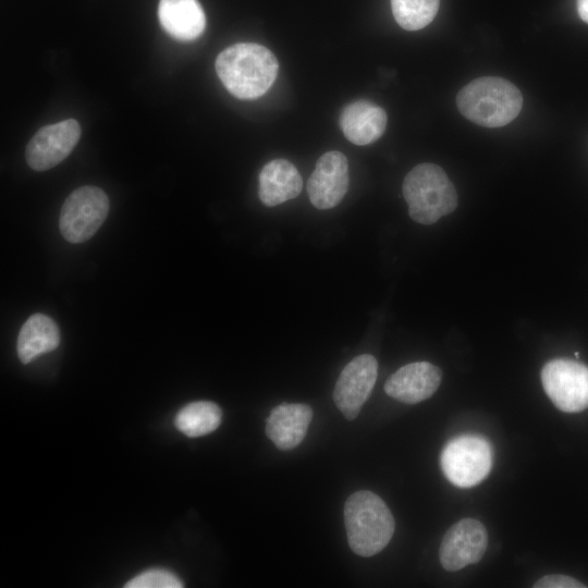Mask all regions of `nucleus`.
Segmentation results:
<instances>
[{"mask_svg":"<svg viewBox=\"0 0 588 588\" xmlns=\"http://www.w3.org/2000/svg\"><path fill=\"white\" fill-rule=\"evenodd\" d=\"M440 0H391L396 23L406 30L426 27L439 10Z\"/></svg>","mask_w":588,"mask_h":588,"instance_id":"19","label":"nucleus"},{"mask_svg":"<svg viewBox=\"0 0 588 588\" xmlns=\"http://www.w3.org/2000/svg\"><path fill=\"white\" fill-rule=\"evenodd\" d=\"M441 468L448 480L460 488L480 483L492 467L489 442L478 436H461L442 450Z\"/></svg>","mask_w":588,"mask_h":588,"instance_id":"5","label":"nucleus"},{"mask_svg":"<svg viewBox=\"0 0 588 588\" xmlns=\"http://www.w3.org/2000/svg\"><path fill=\"white\" fill-rule=\"evenodd\" d=\"M577 10L580 19L588 24V0H577Z\"/></svg>","mask_w":588,"mask_h":588,"instance_id":"22","label":"nucleus"},{"mask_svg":"<svg viewBox=\"0 0 588 588\" xmlns=\"http://www.w3.org/2000/svg\"><path fill=\"white\" fill-rule=\"evenodd\" d=\"M340 127L353 144L364 146L379 139L387 127L385 111L367 100L347 105L340 115Z\"/></svg>","mask_w":588,"mask_h":588,"instance_id":"14","label":"nucleus"},{"mask_svg":"<svg viewBox=\"0 0 588 588\" xmlns=\"http://www.w3.org/2000/svg\"><path fill=\"white\" fill-rule=\"evenodd\" d=\"M60 343L57 323L44 314H34L22 326L17 336V355L23 364L53 351Z\"/></svg>","mask_w":588,"mask_h":588,"instance_id":"17","label":"nucleus"},{"mask_svg":"<svg viewBox=\"0 0 588 588\" xmlns=\"http://www.w3.org/2000/svg\"><path fill=\"white\" fill-rule=\"evenodd\" d=\"M81 137V125L68 119L38 130L25 150L27 164L36 171H45L63 161Z\"/></svg>","mask_w":588,"mask_h":588,"instance_id":"9","label":"nucleus"},{"mask_svg":"<svg viewBox=\"0 0 588 588\" xmlns=\"http://www.w3.org/2000/svg\"><path fill=\"white\" fill-rule=\"evenodd\" d=\"M441 380L439 367L428 362H416L392 373L384 383V391L399 402L416 404L432 396Z\"/></svg>","mask_w":588,"mask_h":588,"instance_id":"12","label":"nucleus"},{"mask_svg":"<svg viewBox=\"0 0 588 588\" xmlns=\"http://www.w3.org/2000/svg\"><path fill=\"white\" fill-rule=\"evenodd\" d=\"M303 181L293 163L274 159L264 166L259 173L258 195L268 207L280 205L298 196Z\"/></svg>","mask_w":588,"mask_h":588,"instance_id":"16","label":"nucleus"},{"mask_svg":"<svg viewBox=\"0 0 588 588\" xmlns=\"http://www.w3.org/2000/svg\"><path fill=\"white\" fill-rule=\"evenodd\" d=\"M378 373V362L369 354L353 358L341 371L333 391V401L348 420L359 414L369 397Z\"/></svg>","mask_w":588,"mask_h":588,"instance_id":"10","label":"nucleus"},{"mask_svg":"<svg viewBox=\"0 0 588 588\" xmlns=\"http://www.w3.org/2000/svg\"><path fill=\"white\" fill-rule=\"evenodd\" d=\"M456 105L469 121L486 127H500L518 115L523 96L507 79L483 76L469 82L458 91Z\"/></svg>","mask_w":588,"mask_h":588,"instance_id":"2","label":"nucleus"},{"mask_svg":"<svg viewBox=\"0 0 588 588\" xmlns=\"http://www.w3.org/2000/svg\"><path fill=\"white\" fill-rule=\"evenodd\" d=\"M348 187V163L336 150L323 154L307 182L310 203L318 209H331L340 204Z\"/></svg>","mask_w":588,"mask_h":588,"instance_id":"11","label":"nucleus"},{"mask_svg":"<svg viewBox=\"0 0 588 588\" xmlns=\"http://www.w3.org/2000/svg\"><path fill=\"white\" fill-rule=\"evenodd\" d=\"M546 394L562 412L578 413L588 407V367L579 362L556 358L541 370Z\"/></svg>","mask_w":588,"mask_h":588,"instance_id":"7","label":"nucleus"},{"mask_svg":"<svg viewBox=\"0 0 588 588\" xmlns=\"http://www.w3.org/2000/svg\"><path fill=\"white\" fill-rule=\"evenodd\" d=\"M158 16L162 28L182 41L198 38L206 27V15L198 0H160Z\"/></svg>","mask_w":588,"mask_h":588,"instance_id":"15","label":"nucleus"},{"mask_svg":"<svg viewBox=\"0 0 588 588\" xmlns=\"http://www.w3.org/2000/svg\"><path fill=\"white\" fill-rule=\"evenodd\" d=\"M109 212L107 194L97 186L74 189L62 205L59 228L71 243H83L101 226Z\"/></svg>","mask_w":588,"mask_h":588,"instance_id":"6","label":"nucleus"},{"mask_svg":"<svg viewBox=\"0 0 588 588\" xmlns=\"http://www.w3.org/2000/svg\"><path fill=\"white\" fill-rule=\"evenodd\" d=\"M488 546V532L481 522L463 518L452 525L442 538L439 559L442 567L456 572L478 563Z\"/></svg>","mask_w":588,"mask_h":588,"instance_id":"8","label":"nucleus"},{"mask_svg":"<svg viewBox=\"0 0 588 588\" xmlns=\"http://www.w3.org/2000/svg\"><path fill=\"white\" fill-rule=\"evenodd\" d=\"M313 418L307 404L282 403L270 412L266 422L268 438L280 450H292L305 438Z\"/></svg>","mask_w":588,"mask_h":588,"instance_id":"13","label":"nucleus"},{"mask_svg":"<svg viewBox=\"0 0 588 588\" xmlns=\"http://www.w3.org/2000/svg\"><path fill=\"white\" fill-rule=\"evenodd\" d=\"M344 522L350 548L366 558L382 551L395 528L384 501L368 490H359L348 497L344 505Z\"/></svg>","mask_w":588,"mask_h":588,"instance_id":"3","label":"nucleus"},{"mask_svg":"<svg viewBox=\"0 0 588 588\" xmlns=\"http://www.w3.org/2000/svg\"><path fill=\"white\" fill-rule=\"evenodd\" d=\"M215 68L231 95L238 99H255L274 83L279 63L268 48L254 42H240L221 51Z\"/></svg>","mask_w":588,"mask_h":588,"instance_id":"1","label":"nucleus"},{"mask_svg":"<svg viewBox=\"0 0 588 588\" xmlns=\"http://www.w3.org/2000/svg\"><path fill=\"white\" fill-rule=\"evenodd\" d=\"M222 420L221 408L209 401H197L184 406L175 417V427L187 437L206 436Z\"/></svg>","mask_w":588,"mask_h":588,"instance_id":"18","label":"nucleus"},{"mask_svg":"<svg viewBox=\"0 0 588 588\" xmlns=\"http://www.w3.org/2000/svg\"><path fill=\"white\" fill-rule=\"evenodd\" d=\"M535 588H585L581 581L577 580L574 577L562 575V574H551L541 577L537 580L534 586Z\"/></svg>","mask_w":588,"mask_h":588,"instance_id":"21","label":"nucleus"},{"mask_svg":"<svg viewBox=\"0 0 588 588\" xmlns=\"http://www.w3.org/2000/svg\"><path fill=\"white\" fill-rule=\"evenodd\" d=\"M126 588H181L182 581L166 569H148L125 584Z\"/></svg>","mask_w":588,"mask_h":588,"instance_id":"20","label":"nucleus"},{"mask_svg":"<svg viewBox=\"0 0 588 588\" xmlns=\"http://www.w3.org/2000/svg\"><path fill=\"white\" fill-rule=\"evenodd\" d=\"M402 191L409 217L421 224H432L457 207L453 183L444 170L433 163L414 167L406 174Z\"/></svg>","mask_w":588,"mask_h":588,"instance_id":"4","label":"nucleus"}]
</instances>
